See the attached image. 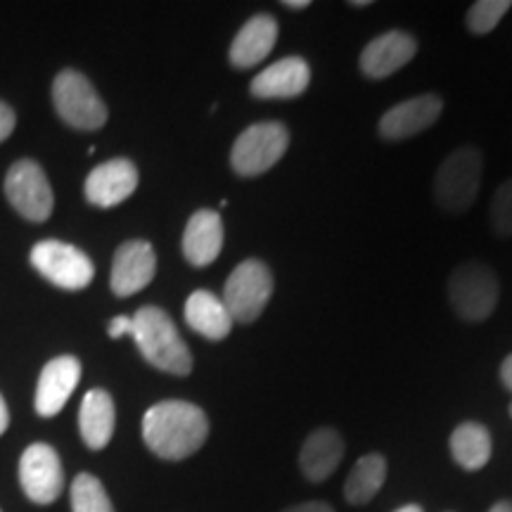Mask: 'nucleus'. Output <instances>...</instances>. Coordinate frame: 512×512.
Wrapping results in <instances>:
<instances>
[{
	"instance_id": "2eb2a0df",
	"label": "nucleus",
	"mask_w": 512,
	"mask_h": 512,
	"mask_svg": "<svg viewBox=\"0 0 512 512\" xmlns=\"http://www.w3.org/2000/svg\"><path fill=\"white\" fill-rule=\"evenodd\" d=\"M444 102L437 95L427 93L399 102L392 110L384 112L380 119V136L387 140H403L427 131L439 119Z\"/></svg>"
},
{
	"instance_id": "ddd939ff",
	"label": "nucleus",
	"mask_w": 512,
	"mask_h": 512,
	"mask_svg": "<svg viewBox=\"0 0 512 512\" xmlns=\"http://www.w3.org/2000/svg\"><path fill=\"white\" fill-rule=\"evenodd\" d=\"M81 380V363L76 356H57L46 363L36 384V413L53 418L67 406Z\"/></svg>"
},
{
	"instance_id": "b1692460",
	"label": "nucleus",
	"mask_w": 512,
	"mask_h": 512,
	"mask_svg": "<svg viewBox=\"0 0 512 512\" xmlns=\"http://www.w3.org/2000/svg\"><path fill=\"white\" fill-rule=\"evenodd\" d=\"M69 498H72V512H114L105 486L88 472L76 475L72 489H69Z\"/></svg>"
},
{
	"instance_id": "a211bd4d",
	"label": "nucleus",
	"mask_w": 512,
	"mask_h": 512,
	"mask_svg": "<svg viewBox=\"0 0 512 512\" xmlns=\"http://www.w3.org/2000/svg\"><path fill=\"white\" fill-rule=\"evenodd\" d=\"M223 249L221 216L211 209H200L190 216L183 233V254L192 266H209Z\"/></svg>"
},
{
	"instance_id": "dca6fc26",
	"label": "nucleus",
	"mask_w": 512,
	"mask_h": 512,
	"mask_svg": "<svg viewBox=\"0 0 512 512\" xmlns=\"http://www.w3.org/2000/svg\"><path fill=\"white\" fill-rule=\"evenodd\" d=\"M418 53V43L406 31H387L373 38L361 53V72L370 79H387L406 67Z\"/></svg>"
},
{
	"instance_id": "393cba45",
	"label": "nucleus",
	"mask_w": 512,
	"mask_h": 512,
	"mask_svg": "<svg viewBox=\"0 0 512 512\" xmlns=\"http://www.w3.org/2000/svg\"><path fill=\"white\" fill-rule=\"evenodd\" d=\"M510 8V0H479L467 10V29L477 36L491 34Z\"/></svg>"
},
{
	"instance_id": "f257e3e1",
	"label": "nucleus",
	"mask_w": 512,
	"mask_h": 512,
	"mask_svg": "<svg viewBox=\"0 0 512 512\" xmlns=\"http://www.w3.org/2000/svg\"><path fill=\"white\" fill-rule=\"evenodd\" d=\"M209 437V420L200 406L188 401L155 403L143 418V439L164 460L195 456Z\"/></svg>"
},
{
	"instance_id": "39448f33",
	"label": "nucleus",
	"mask_w": 512,
	"mask_h": 512,
	"mask_svg": "<svg viewBox=\"0 0 512 512\" xmlns=\"http://www.w3.org/2000/svg\"><path fill=\"white\" fill-rule=\"evenodd\" d=\"M53 102L60 119L79 131H98L107 121V105L95 86L76 69H64L53 81Z\"/></svg>"
},
{
	"instance_id": "4468645a",
	"label": "nucleus",
	"mask_w": 512,
	"mask_h": 512,
	"mask_svg": "<svg viewBox=\"0 0 512 512\" xmlns=\"http://www.w3.org/2000/svg\"><path fill=\"white\" fill-rule=\"evenodd\" d=\"M311 83V67L304 57H283L252 79L249 93L259 100H290L302 95Z\"/></svg>"
},
{
	"instance_id": "412c9836",
	"label": "nucleus",
	"mask_w": 512,
	"mask_h": 512,
	"mask_svg": "<svg viewBox=\"0 0 512 512\" xmlns=\"http://www.w3.org/2000/svg\"><path fill=\"white\" fill-rule=\"evenodd\" d=\"M185 323L197 335L214 339V342L226 339L233 330V318H230L226 304L209 290H197L190 294L188 302H185Z\"/></svg>"
},
{
	"instance_id": "2f4dec72",
	"label": "nucleus",
	"mask_w": 512,
	"mask_h": 512,
	"mask_svg": "<svg viewBox=\"0 0 512 512\" xmlns=\"http://www.w3.org/2000/svg\"><path fill=\"white\" fill-rule=\"evenodd\" d=\"M283 5L290 10H306L311 3L309 0H283Z\"/></svg>"
},
{
	"instance_id": "473e14b6",
	"label": "nucleus",
	"mask_w": 512,
	"mask_h": 512,
	"mask_svg": "<svg viewBox=\"0 0 512 512\" xmlns=\"http://www.w3.org/2000/svg\"><path fill=\"white\" fill-rule=\"evenodd\" d=\"M489 512H512V503H508V501H501V503H496L494 508H491Z\"/></svg>"
},
{
	"instance_id": "aec40b11",
	"label": "nucleus",
	"mask_w": 512,
	"mask_h": 512,
	"mask_svg": "<svg viewBox=\"0 0 512 512\" xmlns=\"http://www.w3.org/2000/svg\"><path fill=\"white\" fill-rule=\"evenodd\" d=\"M114 425H117L114 399L105 389H91L83 396L79 411V432L83 444L93 451H102L112 441Z\"/></svg>"
},
{
	"instance_id": "f704fd0d",
	"label": "nucleus",
	"mask_w": 512,
	"mask_h": 512,
	"mask_svg": "<svg viewBox=\"0 0 512 512\" xmlns=\"http://www.w3.org/2000/svg\"><path fill=\"white\" fill-rule=\"evenodd\" d=\"M351 5H354V8H368L370 0H358V3H351Z\"/></svg>"
},
{
	"instance_id": "4be33fe9",
	"label": "nucleus",
	"mask_w": 512,
	"mask_h": 512,
	"mask_svg": "<svg viewBox=\"0 0 512 512\" xmlns=\"http://www.w3.org/2000/svg\"><path fill=\"white\" fill-rule=\"evenodd\" d=\"M384 479H387V460L380 453H368L358 458L354 470L344 482V498L351 505H366L380 494Z\"/></svg>"
},
{
	"instance_id": "bb28decb",
	"label": "nucleus",
	"mask_w": 512,
	"mask_h": 512,
	"mask_svg": "<svg viewBox=\"0 0 512 512\" xmlns=\"http://www.w3.org/2000/svg\"><path fill=\"white\" fill-rule=\"evenodd\" d=\"M15 124H17V117L15 112H12V107L5 105V102H0V143L10 138V133L15 131Z\"/></svg>"
},
{
	"instance_id": "423d86ee",
	"label": "nucleus",
	"mask_w": 512,
	"mask_h": 512,
	"mask_svg": "<svg viewBox=\"0 0 512 512\" xmlns=\"http://www.w3.org/2000/svg\"><path fill=\"white\" fill-rule=\"evenodd\" d=\"M498 292L501 287H498L496 273L477 261L458 266L448 278V299H451L453 311L470 323H479L494 313Z\"/></svg>"
},
{
	"instance_id": "c9c22d12",
	"label": "nucleus",
	"mask_w": 512,
	"mask_h": 512,
	"mask_svg": "<svg viewBox=\"0 0 512 512\" xmlns=\"http://www.w3.org/2000/svg\"><path fill=\"white\" fill-rule=\"evenodd\" d=\"M510 413H512V406H510Z\"/></svg>"
},
{
	"instance_id": "72a5a7b5",
	"label": "nucleus",
	"mask_w": 512,
	"mask_h": 512,
	"mask_svg": "<svg viewBox=\"0 0 512 512\" xmlns=\"http://www.w3.org/2000/svg\"><path fill=\"white\" fill-rule=\"evenodd\" d=\"M396 512H422V508H420V505L411 503V505H403V508H399Z\"/></svg>"
},
{
	"instance_id": "c756f323",
	"label": "nucleus",
	"mask_w": 512,
	"mask_h": 512,
	"mask_svg": "<svg viewBox=\"0 0 512 512\" xmlns=\"http://www.w3.org/2000/svg\"><path fill=\"white\" fill-rule=\"evenodd\" d=\"M10 425V411H8V403H5L3 394H0V437H3L5 430Z\"/></svg>"
},
{
	"instance_id": "cd10ccee",
	"label": "nucleus",
	"mask_w": 512,
	"mask_h": 512,
	"mask_svg": "<svg viewBox=\"0 0 512 512\" xmlns=\"http://www.w3.org/2000/svg\"><path fill=\"white\" fill-rule=\"evenodd\" d=\"M133 330V318L131 316H117L110 320V328H107V332H110L112 339H119L124 335H131Z\"/></svg>"
},
{
	"instance_id": "6ab92c4d",
	"label": "nucleus",
	"mask_w": 512,
	"mask_h": 512,
	"mask_svg": "<svg viewBox=\"0 0 512 512\" xmlns=\"http://www.w3.org/2000/svg\"><path fill=\"white\" fill-rule=\"evenodd\" d=\"M344 458V439L332 427H320L304 441L299 453V467L309 482H325Z\"/></svg>"
},
{
	"instance_id": "f8f14e48",
	"label": "nucleus",
	"mask_w": 512,
	"mask_h": 512,
	"mask_svg": "<svg viewBox=\"0 0 512 512\" xmlns=\"http://www.w3.org/2000/svg\"><path fill=\"white\" fill-rule=\"evenodd\" d=\"M138 190V169L131 159H110V162L95 166L88 174L83 192L86 200L95 207L110 209L126 202Z\"/></svg>"
},
{
	"instance_id": "a878e982",
	"label": "nucleus",
	"mask_w": 512,
	"mask_h": 512,
	"mask_svg": "<svg viewBox=\"0 0 512 512\" xmlns=\"http://www.w3.org/2000/svg\"><path fill=\"white\" fill-rule=\"evenodd\" d=\"M491 226L501 238L512 235V178L496 190L494 200H491Z\"/></svg>"
},
{
	"instance_id": "5701e85b",
	"label": "nucleus",
	"mask_w": 512,
	"mask_h": 512,
	"mask_svg": "<svg viewBox=\"0 0 512 512\" xmlns=\"http://www.w3.org/2000/svg\"><path fill=\"white\" fill-rule=\"evenodd\" d=\"M453 460L465 470L475 472L489 463L491 458V434L479 422H463L451 434Z\"/></svg>"
},
{
	"instance_id": "7ed1b4c3",
	"label": "nucleus",
	"mask_w": 512,
	"mask_h": 512,
	"mask_svg": "<svg viewBox=\"0 0 512 512\" xmlns=\"http://www.w3.org/2000/svg\"><path fill=\"white\" fill-rule=\"evenodd\" d=\"M484 159L477 147L465 145L453 150L434 176V200L453 214H463L475 204L482 183Z\"/></svg>"
},
{
	"instance_id": "9b49d317",
	"label": "nucleus",
	"mask_w": 512,
	"mask_h": 512,
	"mask_svg": "<svg viewBox=\"0 0 512 512\" xmlns=\"http://www.w3.org/2000/svg\"><path fill=\"white\" fill-rule=\"evenodd\" d=\"M157 254L150 242L128 240L117 249L112 261L110 287L117 297H131L155 280Z\"/></svg>"
},
{
	"instance_id": "20e7f679",
	"label": "nucleus",
	"mask_w": 512,
	"mask_h": 512,
	"mask_svg": "<svg viewBox=\"0 0 512 512\" xmlns=\"http://www.w3.org/2000/svg\"><path fill=\"white\" fill-rule=\"evenodd\" d=\"M290 147V131L280 121H259L240 133L230 150V166L242 178L266 174Z\"/></svg>"
},
{
	"instance_id": "0eeeda50",
	"label": "nucleus",
	"mask_w": 512,
	"mask_h": 512,
	"mask_svg": "<svg viewBox=\"0 0 512 512\" xmlns=\"http://www.w3.org/2000/svg\"><path fill=\"white\" fill-rule=\"evenodd\" d=\"M273 275L259 259H247L228 275L223 287V304L238 323H254L271 302Z\"/></svg>"
},
{
	"instance_id": "f03ea898",
	"label": "nucleus",
	"mask_w": 512,
	"mask_h": 512,
	"mask_svg": "<svg viewBox=\"0 0 512 512\" xmlns=\"http://www.w3.org/2000/svg\"><path fill=\"white\" fill-rule=\"evenodd\" d=\"M133 318L131 337L150 366L171 375H190L192 356L188 344L178 335L176 323L159 306H143Z\"/></svg>"
},
{
	"instance_id": "f3484780",
	"label": "nucleus",
	"mask_w": 512,
	"mask_h": 512,
	"mask_svg": "<svg viewBox=\"0 0 512 512\" xmlns=\"http://www.w3.org/2000/svg\"><path fill=\"white\" fill-rule=\"evenodd\" d=\"M278 41V22L273 15H254L242 24L238 36L233 38V46H230V64L235 69H252L256 64H261L271 55V50Z\"/></svg>"
},
{
	"instance_id": "7c9ffc66",
	"label": "nucleus",
	"mask_w": 512,
	"mask_h": 512,
	"mask_svg": "<svg viewBox=\"0 0 512 512\" xmlns=\"http://www.w3.org/2000/svg\"><path fill=\"white\" fill-rule=\"evenodd\" d=\"M501 380H503L505 387H508L510 392H512V354L503 361V366H501Z\"/></svg>"
},
{
	"instance_id": "9d476101",
	"label": "nucleus",
	"mask_w": 512,
	"mask_h": 512,
	"mask_svg": "<svg viewBox=\"0 0 512 512\" xmlns=\"http://www.w3.org/2000/svg\"><path fill=\"white\" fill-rule=\"evenodd\" d=\"M19 484L31 503L50 505L64 489L62 460L50 444H31L19 458Z\"/></svg>"
},
{
	"instance_id": "6e6552de",
	"label": "nucleus",
	"mask_w": 512,
	"mask_h": 512,
	"mask_svg": "<svg viewBox=\"0 0 512 512\" xmlns=\"http://www.w3.org/2000/svg\"><path fill=\"white\" fill-rule=\"evenodd\" d=\"M31 266L48 283L67 292L83 290L93 283L95 266L86 252L60 240H43L31 249Z\"/></svg>"
},
{
	"instance_id": "1a4fd4ad",
	"label": "nucleus",
	"mask_w": 512,
	"mask_h": 512,
	"mask_svg": "<svg viewBox=\"0 0 512 512\" xmlns=\"http://www.w3.org/2000/svg\"><path fill=\"white\" fill-rule=\"evenodd\" d=\"M5 195L17 214L27 221L43 223L53 214V188H50L46 171L34 159H19L10 166L5 176Z\"/></svg>"
},
{
	"instance_id": "c85d7f7f",
	"label": "nucleus",
	"mask_w": 512,
	"mask_h": 512,
	"mask_svg": "<svg viewBox=\"0 0 512 512\" xmlns=\"http://www.w3.org/2000/svg\"><path fill=\"white\" fill-rule=\"evenodd\" d=\"M283 512H335V510H332L330 505L323 503V501H309V503L292 505V508H287Z\"/></svg>"
}]
</instances>
